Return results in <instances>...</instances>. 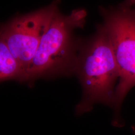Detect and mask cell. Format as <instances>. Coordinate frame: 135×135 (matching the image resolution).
<instances>
[{
	"label": "cell",
	"instance_id": "obj_1",
	"mask_svg": "<svg viewBox=\"0 0 135 135\" xmlns=\"http://www.w3.org/2000/svg\"><path fill=\"white\" fill-rule=\"evenodd\" d=\"M74 74L82 88V98L76 107L80 115L96 104L114 108L119 69L106 31L102 24L89 38L83 39Z\"/></svg>",
	"mask_w": 135,
	"mask_h": 135
},
{
	"label": "cell",
	"instance_id": "obj_2",
	"mask_svg": "<svg viewBox=\"0 0 135 135\" xmlns=\"http://www.w3.org/2000/svg\"><path fill=\"white\" fill-rule=\"evenodd\" d=\"M87 11L73 10L64 15L60 11L54 17L41 39L29 67L26 83L30 86L40 78L51 79L74 74L83 39L74 34L86 22Z\"/></svg>",
	"mask_w": 135,
	"mask_h": 135
},
{
	"label": "cell",
	"instance_id": "obj_3",
	"mask_svg": "<svg viewBox=\"0 0 135 135\" xmlns=\"http://www.w3.org/2000/svg\"><path fill=\"white\" fill-rule=\"evenodd\" d=\"M99 12L119 69L113 108L118 114L124 98L135 86V9L120 4L100 7Z\"/></svg>",
	"mask_w": 135,
	"mask_h": 135
},
{
	"label": "cell",
	"instance_id": "obj_4",
	"mask_svg": "<svg viewBox=\"0 0 135 135\" xmlns=\"http://www.w3.org/2000/svg\"><path fill=\"white\" fill-rule=\"evenodd\" d=\"M60 0H54L47 6L24 14L17 15L1 24L0 38L4 40L27 75L41 39L60 11Z\"/></svg>",
	"mask_w": 135,
	"mask_h": 135
},
{
	"label": "cell",
	"instance_id": "obj_5",
	"mask_svg": "<svg viewBox=\"0 0 135 135\" xmlns=\"http://www.w3.org/2000/svg\"><path fill=\"white\" fill-rule=\"evenodd\" d=\"M27 78V73L21 64L11 53L4 40L0 38L1 82L14 80L26 83Z\"/></svg>",
	"mask_w": 135,
	"mask_h": 135
},
{
	"label": "cell",
	"instance_id": "obj_6",
	"mask_svg": "<svg viewBox=\"0 0 135 135\" xmlns=\"http://www.w3.org/2000/svg\"><path fill=\"white\" fill-rule=\"evenodd\" d=\"M121 4L126 7H132L133 6H135V0H125Z\"/></svg>",
	"mask_w": 135,
	"mask_h": 135
}]
</instances>
